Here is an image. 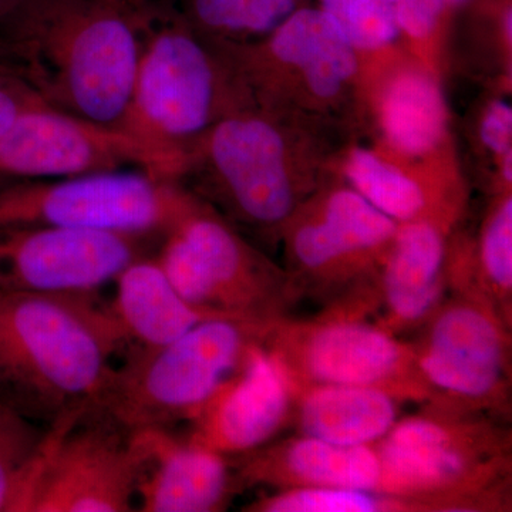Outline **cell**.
Here are the masks:
<instances>
[{
	"label": "cell",
	"instance_id": "1",
	"mask_svg": "<svg viewBox=\"0 0 512 512\" xmlns=\"http://www.w3.org/2000/svg\"><path fill=\"white\" fill-rule=\"evenodd\" d=\"M143 0H20L0 25L43 103L119 128L141 47Z\"/></svg>",
	"mask_w": 512,
	"mask_h": 512
},
{
	"label": "cell",
	"instance_id": "2",
	"mask_svg": "<svg viewBox=\"0 0 512 512\" xmlns=\"http://www.w3.org/2000/svg\"><path fill=\"white\" fill-rule=\"evenodd\" d=\"M126 349L110 308L93 296L0 288V386L47 427L89 412Z\"/></svg>",
	"mask_w": 512,
	"mask_h": 512
},
{
	"label": "cell",
	"instance_id": "3",
	"mask_svg": "<svg viewBox=\"0 0 512 512\" xmlns=\"http://www.w3.org/2000/svg\"><path fill=\"white\" fill-rule=\"evenodd\" d=\"M143 16V47L119 130L150 148L178 183L185 151L251 101L217 47L168 0H143Z\"/></svg>",
	"mask_w": 512,
	"mask_h": 512
},
{
	"label": "cell",
	"instance_id": "4",
	"mask_svg": "<svg viewBox=\"0 0 512 512\" xmlns=\"http://www.w3.org/2000/svg\"><path fill=\"white\" fill-rule=\"evenodd\" d=\"M376 491L424 512L512 510V436L491 414L421 404L375 444Z\"/></svg>",
	"mask_w": 512,
	"mask_h": 512
},
{
	"label": "cell",
	"instance_id": "5",
	"mask_svg": "<svg viewBox=\"0 0 512 512\" xmlns=\"http://www.w3.org/2000/svg\"><path fill=\"white\" fill-rule=\"evenodd\" d=\"M272 323L210 318L161 348L127 352L93 410L130 433L191 423L264 342Z\"/></svg>",
	"mask_w": 512,
	"mask_h": 512
},
{
	"label": "cell",
	"instance_id": "6",
	"mask_svg": "<svg viewBox=\"0 0 512 512\" xmlns=\"http://www.w3.org/2000/svg\"><path fill=\"white\" fill-rule=\"evenodd\" d=\"M293 161L278 114L245 106L222 117L185 151L178 183L192 178L232 221L281 235L313 194Z\"/></svg>",
	"mask_w": 512,
	"mask_h": 512
},
{
	"label": "cell",
	"instance_id": "7",
	"mask_svg": "<svg viewBox=\"0 0 512 512\" xmlns=\"http://www.w3.org/2000/svg\"><path fill=\"white\" fill-rule=\"evenodd\" d=\"M156 258L185 301L217 318L272 323L301 298L286 271L205 202L165 235Z\"/></svg>",
	"mask_w": 512,
	"mask_h": 512
},
{
	"label": "cell",
	"instance_id": "8",
	"mask_svg": "<svg viewBox=\"0 0 512 512\" xmlns=\"http://www.w3.org/2000/svg\"><path fill=\"white\" fill-rule=\"evenodd\" d=\"M204 204L177 181L140 170L25 183L0 190V228L53 225L164 238Z\"/></svg>",
	"mask_w": 512,
	"mask_h": 512
},
{
	"label": "cell",
	"instance_id": "9",
	"mask_svg": "<svg viewBox=\"0 0 512 512\" xmlns=\"http://www.w3.org/2000/svg\"><path fill=\"white\" fill-rule=\"evenodd\" d=\"M264 345L293 389L335 384L384 390L403 403L434 400L410 342L370 319L328 309L312 319L286 315L269 326Z\"/></svg>",
	"mask_w": 512,
	"mask_h": 512
},
{
	"label": "cell",
	"instance_id": "10",
	"mask_svg": "<svg viewBox=\"0 0 512 512\" xmlns=\"http://www.w3.org/2000/svg\"><path fill=\"white\" fill-rule=\"evenodd\" d=\"M410 342L434 406L505 417L511 409L512 326L493 305L448 292Z\"/></svg>",
	"mask_w": 512,
	"mask_h": 512
},
{
	"label": "cell",
	"instance_id": "11",
	"mask_svg": "<svg viewBox=\"0 0 512 512\" xmlns=\"http://www.w3.org/2000/svg\"><path fill=\"white\" fill-rule=\"evenodd\" d=\"M397 227L349 185L313 192L281 232L286 274L301 298L339 301L375 282Z\"/></svg>",
	"mask_w": 512,
	"mask_h": 512
},
{
	"label": "cell",
	"instance_id": "12",
	"mask_svg": "<svg viewBox=\"0 0 512 512\" xmlns=\"http://www.w3.org/2000/svg\"><path fill=\"white\" fill-rule=\"evenodd\" d=\"M214 46L252 106L269 113L289 86L311 106H336L359 74V52L312 3L295 10L262 39Z\"/></svg>",
	"mask_w": 512,
	"mask_h": 512
},
{
	"label": "cell",
	"instance_id": "13",
	"mask_svg": "<svg viewBox=\"0 0 512 512\" xmlns=\"http://www.w3.org/2000/svg\"><path fill=\"white\" fill-rule=\"evenodd\" d=\"M52 427L28 512L133 510L144 463L136 434L97 410Z\"/></svg>",
	"mask_w": 512,
	"mask_h": 512
},
{
	"label": "cell",
	"instance_id": "14",
	"mask_svg": "<svg viewBox=\"0 0 512 512\" xmlns=\"http://www.w3.org/2000/svg\"><path fill=\"white\" fill-rule=\"evenodd\" d=\"M157 238L53 225L0 228V288L93 296L146 256Z\"/></svg>",
	"mask_w": 512,
	"mask_h": 512
},
{
	"label": "cell",
	"instance_id": "15",
	"mask_svg": "<svg viewBox=\"0 0 512 512\" xmlns=\"http://www.w3.org/2000/svg\"><path fill=\"white\" fill-rule=\"evenodd\" d=\"M126 165L170 180L163 161L137 138L46 103L23 111L0 137V175L6 177L70 178Z\"/></svg>",
	"mask_w": 512,
	"mask_h": 512
},
{
	"label": "cell",
	"instance_id": "16",
	"mask_svg": "<svg viewBox=\"0 0 512 512\" xmlns=\"http://www.w3.org/2000/svg\"><path fill=\"white\" fill-rule=\"evenodd\" d=\"M293 407V384L261 342L191 421L187 439L228 458L242 456L284 433L292 424Z\"/></svg>",
	"mask_w": 512,
	"mask_h": 512
},
{
	"label": "cell",
	"instance_id": "17",
	"mask_svg": "<svg viewBox=\"0 0 512 512\" xmlns=\"http://www.w3.org/2000/svg\"><path fill=\"white\" fill-rule=\"evenodd\" d=\"M448 231L431 221L399 224L373 282V322L400 336L436 311L448 293Z\"/></svg>",
	"mask_w": 512,
	"mask_h": 512
},
{
	"label": "cell",
	"instance_id": "18",
	"mask_svg": "<svg viewBox=\"0 0 512 512\" xmlns=\"http://www.w3.org/2000/svg\"><path fill=\"white\" fill-rule=\"evenodd\" d=\"M144 448L137 495L143 512L227 510L241 490L231 458L171 430L134 433Z\"/></svg>",
	"mask_w": 512,
	"mask_h": 512
},
{
	"label": "cell",
	"instance_id": "19",
	"mask_svg": "<svg viewBox=\"0 0 512 512\" xmlns=\"http://www.w3.org/2000/svg\"><path fill=\"white\" fill-rule=\"evenodd\" d=\"M231 460L241 488L264 485L275 490L342 487L376 491L380 478L375 446H338L302 434L271 441Z\"/></svg>",
	"mask_w": 512,
	"mask_h": 512
},
{
	"label": "cell",
	"instance_id": "20",
	"mask_svg": "<svg viewBox=\"0 0 512 512\" xmlns=\"http://www.w3.org/2000/svg\"><path fill=\"white\" fill-rule=\"evenodd\" d=\"M109 306L127 352L154 350L183 336L202 320L217 318L185 301L156 256H141L114 281Z\"/></svg>",
	"mask_w": 512,
	"mask_h": 512
},
{
	"label": "cell",
	"instance_id": "21",
	"mask_svg": "<svg viewBox=\"0 0 512 512\" xmlns=\"http://www.w3.org/2000/svg\"><path fill=\"white\" fill-rule=\"evenodd\" d=\"M402 400L373 387L295 389L292 426L302 436L338 446H375L400 419Z\"/></svg>",
	"mask_w": 512,
	"mask_h": 512
},
{
	"label": "cell",
	"instance_id": "22",
	"mask_svg": "<svg viewBox=\"0 0 512 512\" xmlns=\"http://www.w3.org/2000/svg\"><path fill=\"white\" fill-rule=\"evenodd\" d=\"M349 187L397 224L431 221L450 229L461 211L453 184L390 163L366 148L350 151L343 165Z\"/></svg>",
	"mask_w": 512,
	"mask_h": 512
},
{
	"label": "cell",
	"instance_id": "23",
	"mask_svg": "<svg viewBox=\"0 0 512 512\" xmlns=\"http://www.w3.org/2000/svg\"><path fill=\"white\" fill-rule=\"evenodd\" d=\"M377 113L384 140L404 157H426L446 136L447 111L439 83L420 67H404L386 80Z\"/></svg>",
	"mask_w": 512,
	"mask_h": 512
},
{
	"label": "cell",
	"instance_id": "24",
	"mask_svg": "<svg viewBox=\"0 0 512 512\" xmlns=\"http://www.w3.org/2000/svg\"><path fill=\"white\" fill-rule=\"evenodd\" d=\"M448 292L483 298L512 326V197L501 192L485 217L476 256L450 259Z\"/></svg>",
	"mask_w": 512,
	"mask_h": 512
},
{
	"label": "cell",
	"instance_id": "25",
	"mask_svg": "<svg viewBox=\"0 0 512 512\" xmlns=\"http://www.w3.org/2000/svg\"><path fill=\"white\" fill-rule=\"evenodd\" d=\"M198 35L214 45L255 42L311 0H168Z\"/></svg>",
	"mask_w": 512,
	"mask_h": 512
},
{
	"label": "cell",
	"instance_id": "26",
	"mask_svg": "<svg viewBox=\"0 0 512 512\" xmlns=\"http://www.w3.org/2000/svg\"><path fill=\"white\" fill-rule=\"evenodd\" d=\"M53 427L40 429L8 402H0V512H28L30 495Z\"/></svg>",
	"mask_w": 512,
	"mask_h": 512
},
{
	"label": "cell",
	"instance_id": "27",
	"mask_svg": "<svg viewBox=\"0 0 512 512\" xmlns=\"http://www.w3.org/2000/svg\"><path fill=\"white\" fill-rule=\"evenodd\" d=\"M247 512H424L419 503L375 490L342 487L276 490L252 501Z\"/></svg>",
	"mask_w": 512,
	"mask_h": 512
},
{
	"label": "cell",
	"instance_id": "28",
	"mask_svg": "<svg viewBox=\"0 0 512 512\" xmlns=\"http://www.w3.org/2000/svg\"><path fill=\"white\" fill-rule=\"evenodd\" d=\"M357 52L386 49L399 40V28L387 0H316Z\"/></svg>",
	"mask_w": 512,
	"mask_h": 512
},
{
	"label": "cell",
	"instance_id": "29",
	"mask_svg": "<svg viewBox=\"0 0 512 512\" xmlns=\"http://www.w3.org/2000/svg\"><path fill=\"white\" fill-rule=\"evenodd\" d=\"M400 35L417 43L439 33L451 10L446 0H387Z\"/></svg>",
	"mask_w": 512,
	"mask_h": 512
},
{
	"label": "cell",
	"instance_id": "30",
	"mask_svg": "<svg viewBox=\"0 0 512 512\" xmlns=\"http://www.w3.org/2000/svg\"><path fill=\"white\" fill-rule=\"evenodd\" d=\"M480 137L487 150L503 158L501 180L504 190H511L512 109L507 101L495 100L487 107L481 120Z\"/></svg>",
	"mask_w": 512,
	"mask_h": 512
},
{
	"label": "cell",
	"instance_id": "31",
	"mask_svg": "<svg viewBox=\"0 0 512 512\" xmlns=\"http://www.w3.org/2000/svg\"><path fill=\"white\" fill-rule=\"evenodd\" d=\"M43 103L18 74L0 69V137L8 131L23 111Z\"/></svg>",
	"mask_w": 512,
	"mask_h": 512
},
{
	"label": "cell",
	"instance_id": "32",
	"mask_svg": "<svg viewBox=\"0 0 512 512\" xmlns=\"http://www.w3.org/2000/svg\"><path fill=\"white\" fill-rule=\"evenodd\" d=\"M19 2L20 0H0V25L5 22V19L8 18Z\"/></svg>",
	"mask_w": 512,
	"mask_h": 512
},
{
	"label": "cell",
	"instance_id": "33",
	"mask_svg": "<svg viewBox=\"0 0 512 512\" xmlns=\"http://www.w3.org/2000/svg\"><path fill=\"white\" fill-rule=\"evenodd\" d=\"M473 2V0H446L448 9L453 12V10L463 8V6L468 5V3Z\"/></svg>",
	"mask_w": 512,
	"mask_h": 512
}]
</instances>
